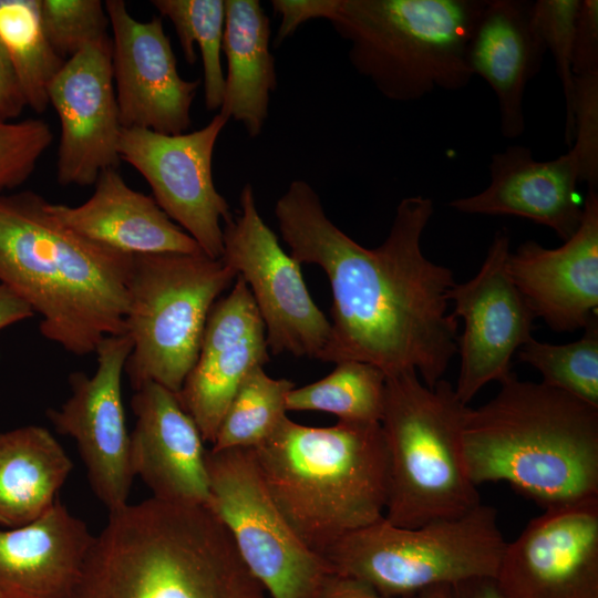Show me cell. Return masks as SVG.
Wrapping results in <instances>:
<instances>
[{
    "mask_svg": "<svg viewBox=\"0 0 598 598\" xmlns=\"http://www.w3.org/2000/svg\"><path fill=\"white\" fill-rule=\"evenodd\" d=\"M509 252V234L499 229L478 272L448 295L454 316L464 320L454 390L465 405L485 384L507 379L513 355L533 338L535 316L507 274Z\"/></svg>",
    "mask_w": 598,
    "mask_h": 598,
    "instance_id": "obj_14",
    "label": "cell"
},
{
    "mask_svg": "<svg viewBox=\"0 0 598 598\" xmlns=\"http://www.w3.org/2000/svg\"><path fill=\"white\" fill-rule=\"evenodd\" d=\"M111 38L87 44L65 60L49 86V103L61 124L59 184L90 186L120 166L122 130L113 81Z\"/></svg>",
    "mask_w": 598,
    "mask_h": 598,
    "instance_id": "obj_17",
    "label": "cell"
},
{
    "mask_svg": "<svg viewBox=\"0 0 598 598\" xmlns=\"http://www.w3.org/2000/svg\"><path fill=\"white\" fill-rule=\"evenodd\" d=\"M33 190L0 193V285L40 315V331L74 355L126 332L133 256L56 221Z\"/></svg>",
    "mask_w": 598,
    "mask_h": 598,
    "instance_id": "obj_2",
    "label": "cell"
},
{
    "mask_svg": "<svg viewBox=\"0 0 598 598\" xmlns=\"http://www.w3.org/2000/svg\"><path fill=\"white\" fill-rule=\"evenodd\" d=\"M518 359L535 368L543 383L598 406V319L574 342L553 344L529 339Z\"/></svg>",
    "mask_w": 598,
    "mask_h": 598,
    "instance_id": "obj_31",
    "label": "cell"
},
{
    "mask_svg": "<svg viewBox=\"0 0 598 598\" xmlns=\"http://www.w3.org/2000/svg\"><path fill=\"white\" fill-rule=\"evenodd\" d=\"M83 204L48 203L50 215L79 235L132 256L203 252L198 244L157 205L130 187L117 169L103 171Z\"/></svg>",
    "mask_w": 598,
    "mask_h": 598,
    "instance_id": "obj_23",
    "label": "cell"
},
{
    "mask_svg": "<svg viewBox=\"0 0 598 598\" xmlns=\"http://www.w3.org/2000/svg\"><path fill=\"white\" fill-rule=\"evenodd\" d=\"M575 234L558 248L534 240L507 258V274L535 318L558 332L585 329L598 319V194L588 189Z\"/></svg>",
    "mask_w": 598,
    "mask_h": 598,
    "instance_id": "obj_19",
    "label": "cell"
},
{
    "mask_svg": "<svg viewBox=\"0 0 598 598\" xmlns=\"http://www.w3.org/2000/svg\"><path fill=\"white\" fill-rule=\"evenodd\" d=\"M0 44L27 107L43 113L50 104L49 86L65 60L45 35L40 0H0Z\"/></svg>",
    "mask_w": 598,
    "mask_h": 598,
    "instance_id": "obj_27",
    "label": "cell"
},
{
    "mask_svg": "<svg viewBox=\"0 0 598 598\" xmlns=\"http://www.w3.org/2000/svg\"><path fill=\"white\" fill-rule=\"evenodd\" d=\"M467 408L444 379L430 388L416 371L385 378L380 424L389 473L384 518L391 524L414 528L481 504L463 450Z\"/></svg>",
    "mask_w": 598,
    "mask_h": 598,
    "instance_id": "obj_7",
    "label": "cell"
},
{
    "mask_svg": "<svg viewBox=\"0 0 598 598\" xmlns=\"http://www.w3.org/2000/svg\"><path fill=\"white\" fill-rule=\"evenodd\" d=\"M489 185L482 192L452 199L448 206L471 215H505L546 226L567 240L578 229L584 208L577 185L579 172L568 151L550 161H536L532 150L511 145L492 155Z\"/></svg>",
    "mask_w": 598,
    "mask_h": 598,
    "instance_id": "obj_21",
    "label": "cell"
},
{
    "mask_svg": "<svg viewBox=\"0 0 598 598\" xmlns=\"http://www.w3.org/2000/svg\"><path fill=\"white\" fill-rule=\"evenodd\" d=\"M94 537L59 499L37 519L0 529V594L72 598Z\"/></svg>",
    "mask_w": 598,
    "mask_h": 598,
    "instance_id": "obj_22",
    "label": "cell"
},
{
    "mask_svg": "<svg viewBox=\"0 0 598 598\" xmlns=\"http://www.w3.org/2000/svg\"><path fill=\"white\" fill-rule=\"evenodd\" d=\"M266 329L245 280L218 299L206 321L198 357L176 394L205 442L214 443L221 420L245 378L268 360Z\"/></svg>",
    "mask_w": 598,
    "mask_h": 598,
    "instance_id": "obj_18",
    "label": "cell"
},
{
    "mask_svg": "<svg viewBox=\"0 0 598 598\" xmlns=\"http://www.w3.org/2000/svg\"><path fill=\"white\" fill-rule=\"evenodd\" d=\"M413 598H451V586L439 585L422 590Z\"/></svg>",
    "mask_w": 598,
    "mask_h": 598,
    "instance_id": "obj_42",
    "label": "cell"
},
{
    "mask_svg": "<svg viewBox=\"0 0 598 598\" xmlns=\"http://www.w3.org/2000/svg\"><path fill=\"white\" fill-rule=\"evenodd\" d=\"M40 12L45 35L62 59L110 39L107 12L100 0H40Z\"/></svg>",
    "mask_w": 598,
    "mask_h": 598,
    "instance_id": "obj_33",
    "label": "cell"
},
{
    "mask_svg": "<svg viewBox=\"0 0 598 598\" xmlns=\"http://www.w3.org/2000/svg\"><path fill=\"white\" fill-rule=\"evenodd\" d=\"M486 0H339L329 20L348 59L388 100L465 87L467 48Z\"/></svg>",
    "mask_w": 598,
    "mask_h": 598,
    "instance_id": "obj_6",
    "label": "cell"
},
{
    "mask_svg": "<svg viewBox=\"0 0 598 598\" xmlns=\"http://www.w3.org/2000/svg\"><path fill=\"white\" fill-rule=\"evenodd\" d=\"M274 13L280 16V24L275 37V45H280L305 22L313 19L330 20L339 0H272Z\"/></svg>",
    "mask_w": 598,
    "mask_h": 598,
    "instance_id": "obj_37",
    "label": "cell"
},
{
    "mask_svg": "<svg viewBox=\"0 0 598 598\" xmlns=\"http://www.w3.org/2000/svg\"><path fill=\"white\" fill-rule=\"evenodd\" d=\"M52 141V130L43 120H0V193L24 183Z\"/></svg>",
    "mask_w": 598,
    "mask_h": 598,
    "instance_id": "obj_34",
    "label": "cell"
},
{
    "mask_svg": "<svg viewBox=\"0 0 598 598\" xmlns=\"http://www.w3.org/2000/svg\"><path fill=\"white\" fill-rule=\"evenodd\" d=\"M575 76L598 73V1L580 0L573 39Z\"/></svg>",
    "mask_w": 598,
    "mask_h": 598,
    "instance_id": "obj_36",
    "label": "cell"
},
{
    "mask_svg": "<svg viewBox=\"0 0 598 598\" xmlns=\"http://www.w3.org/2000/svg\"><path fill=\"white\" fill-rule=\"evenodd\" d=\"M545 52L532 20V2L486 0L468 42L467 62L473 75L492 87L506 138L525 131V90Z\"/></svg>",
    "mask_w": 598,
    "mask_h": 598,
    "instance_id": "obj_24",
    "label": "cell"
},
{
    "mask_svg": "<svg viewBox=\"0 0 598 598\" xmlns=\"http://www.w3.org/2000/svg\"><path fill=\"white\" fill-rule=\"evenodd\" d=\"M252 452L279 511L322 557L346 535L384 517L389 473L380 423L312 427L286 416Z\"/></svg>",
    "mask_w": 598,
    "mask_h": 598,
    "instance_id": "obj_5",
    "label": "cell"
},
{
    "mask_svg": "<svg viewBox=\"0 0 598 598\" xmlns=\"http://www.w3.org/2000/svg\"><path fill=\"white\" fill-rule=\"evenodd\" d=\"M25 107L16 75L0 44V120L16 121Z\"/></svg>",
    "mask_w": 598,
    "mask_h": 598,
    "instance_id": "obj_38",
    "label": "cell"
},
{
    "mask_svg": "<svg viewBox=\"0 0 598 598\" xmlns=\"http://www.w3.org/2000/svg\"><path fill=\"white\" fill-rule=\"evenodd\" d=\"M208 506L254 578L272 598H321L334 574L309 549L271 497L252 448L207 450Z\"/></svg>",
    "mask_w": 598,
    "mask_h": 598,
    "instance_id": "obj_10",
    "label": "cell"
},
{
    "mask_svg": "<svg viewBox=\"0 0 598 598\" xmlns=\"http://www.w3.org/2000/svg\"><path fill=\"white\" fill-rule=\"evenodd\" d=\"M385 374L361 361L336 363L327 377L293 388L286 398L287 411H321L339 421L380 423L385 396Z\"/></svg>",
    "mask_w": 598,
    "mask_h": 598,
    "instance_id": "obj_28",
    "label": "cell"
},
{
    "mask_svg": "<svg viewBox=\"0 0 598 598\" xmlns=\"http://www.w3.org/2000/svg\"><path fill=\"white\" fill-rule=\"evenodd\" d=\"M573 100V143L579 181L588 189L598 185V73L575 76Z\"/></svg>",
    "mask_w": 598,
    "mask_h": 598,
    "instance_id": "obj_35",
    "label": "cell"
},
{
    "mask_svg": "<svg viewBox=\"0 0 598 598\" xmlns=\"http://www.w3.org/2000/svg\"><path fill=\"white\" fill-rule=\"evenodd\" d=\"M221 260L247 283L266 329L268 349L319 360L330 320L312 300L300 264L261 218L252 186L239 194V212L223 223Z\"/></svg>",
    "mask_w": 598,
    "mask_h": 598,
    "instance_id": "obj_11",
    "label": "cell"
},
{
    "mask_svg": "<svg viewBox=\"0 0 598 598\" xmlns=\"http://www.w3.org/2000/svg\"><path fill=\"white\" fill-rule=\"evenodd\" d=\"M237 274L204 252L133 256L124 373L136 391L148 382L174 393L198 357L208 315Z\"/></svg>",
    "mask_w": 598,
    "mask_h": 598,
    "instance_id": "obj_9",
    "label": "cell"
},
{
    "mask_svg": "<svg viewBox=\"0 0 598 598\" xmlns=\"http://www.w3.org/2000/svg\"><path fill=\"white\" fill-rule=\"evenodd\" d=\"M33 316V310L22 299L0 285V330Z\"/></svg>",
    "mask_w": 598,
    "mask_h": 598,
    "instance_id": "obj_40",
    "label": "cell"
},
{
    "mask_svg": "<svg viewBox=\"0 0 598 598\" xmlns=\"http://www.w3.org/2000/svg\"><path fill=\"white\" fill-rule=\"evenodd\" d=\"M131 350L127 334L105 337L95 350L94 374L72 372L69 399L47 413L56 432L76 442L92 491L109 512L128 503L135 476L122 396Z\"/></svg>",
    "mask_w": 598,
    "mask_h": 598,
    "instance_id": "obj_13",
    "label": "cell"
},
{
    "mask_svg": "<svg viewBox=\"0 0 598 598\" xmlns=\"http://www.w3.org/2000/svg\"><path fill=\"white\" fill-rule=\"evenodd\" d=\"M462 441L476 486L506 482L544 511L598 497V406L543 382L512 373L467 408Z\"/></svg>",
    "mask_w": 598,
    "mask_h": 598,
    "instance_id": "obj_4",
    "label": "cell"
},
{
    "mask_svg": "<svg viewBox=\"0 0 598 598\" xmlns=\"http://www.w3.org/2000/svg\"><path fill=\"white\" fill-rule=\"evenodd\" d=\"M433 214L431 198L401 199L385 240L369 249L330 220L308 182L292 181L278 198L275 216L291 257L319 266L331 286L330 334L320 361L367 362L385 377L416 371L430 388L443 379L460 336L447 311L454 274L421 249Z\"/></svg>",
    "mask_w": 598,
    "mask_h": 598,
    "instance_id": "obj_1",
    "label": "cell"
},
{
    "mask_svg": "<svg viewBox=\"0 0 598 598\" xmlns=\"http://www.w3.org/2000/svg\"><path fill=\"white\" fill-rule=\"evenodd\" d=\"M321 598H390L379 595L364 582L338 574L328 579ZM413 598V597H411Z\"/></svg>",
    "mask_w": 598,
    "mask_h": 598,
    "instance_id": "obj_39",
    "label": "cell"
},
{
    "mask_svg": "<svg viewBox=\"0 0 598 598\" xmlns=\"http://www.w3.org/2000/svg\"><path fill=\"white\" fill-rule=\"evenodd\" d=\"M151 3L173 24L184 58L195 64L198 47L204 72V97L208 111L219 110L225 75L220 52L225 28V0H153Z\"/></svg>",
    "mask_w": 598,
    "mask_h": 598,
    "instance_id": "obj_29",
    "label": "cell"
},
{
    "mask_svg": "<svg viewBox=\"0 0 598 598\" xmlns=\"http://www.w3.org/2000/svg\"><path fill=\"white\" fill-rule=\"evenodd\" d=\"M131 405L136 417L130 434L134 475L143 480L154 498L207 505L205 441L176 393L148 382L135 391Z\"/></svg>",
    "mask_w": 598,
    "mask_h": 598,
    "instance_id": "obj_20",
    "label": "cell"
},
{
    "mask_svg": "<svg viewBox=\"0 0 598 598\" xmlns=\"http://www.w3.org/2000/svg\"><path fill=\"white\" fill-rule=\"evenodd\" d=\"M112 29V70L121 126L186 133L200 81L181 76L161 17L138 21L123 0L105 1Z\"/></svg>",
    "mask_w": 598,
    "mask_h": 598,
    "instance_id": "obj_16",
    "label": "cell"
},
{
    "mask_svg": "<svg viewBox=\"0 0 598 598\" xmlns=\"http://www.w3.org/2000/svg\"><path fill=\"white\" fill-rule=\"evenodd\" d=\"M229 120L219 112L204 127L182 134L122 127L121 161L148 183L162 210L213 259L223 256V226L233 214L213 178V154Z\"/></svg>",
    "mask_w": 598,
    "mask_h": 598,
    "instance_id": "obj_12",
    "label": "cell"
},
{
    "mask_svg": "<svg viewBox=\"0 0 598 598\" xmlns=\"http://www.w3.org/2000/svg\"><path fill=\"white\" fill-rule=\"evenodd\" d=\"M580 0H537L532 2V20L546 49L553 55L565 100L564 137L573 143V39Z\"/></svg>",
    "mask_w": 598,
    "mask_h": 598,
    "instance_id": "obj_32",
    "label": "cell"
},
{
    "mask_svg": "<svg viewBox=\"0 0 598 598\" xmlns=\"http://www.w3.org/2000/svg\"><path fill=\"white\" fill-rule=\"evenodd\" d=\"M295 384L255 368L235 393L212 450L254 448L268 439L287 416L286 398Z\"/></svg>",
    "mask_w": 598,
    "mask_h": 598,
    "instance_id": "obj_30",
    "label": "cell"
},
{
    "mask_svg": "<svg viewBox=\"0 0 598 598\" xmlns=\"http://www.w3.org/2000/svg\"><path fill=\"white\" fill-rule=\"evenodd\" d=\"M225 10L221 51L227 74L219 113L241 123L255 138L265 126L277 86L270 20L258 0H225Z\"/></svg>",
    "mask_w": 598,
    "mask_h": 598,
    "instance_id": "obj_25",
    "label": "cell"
},
{
    "mask_svg": "<svg viewBox=\"0 0 598 598\" xmlns=\"http://www.w3.org/2000/svg\"><path fill=\"white\" fill-rule=\"evenodd\" d=\"M208 505L151 497L109 512L72 598H262Z\"/></svg>",
    "mask_w": 598,
    "mask_h": 598,
    "instance_id": "obj_3",
    "label": "cell"
},
{
    "mask_svg": "<svg viewBox=\"0 0 598 598\" xmlns=\"http://www.w3.org/2000/svg\"><path fill=\"white\" fill-rule=\"evenodd\" d=\"M72 461L40 425L0 431V525H25L44 514L72 471Z\"/></svg>",
    "mask_w": 598,
    "mask_h": 598,
    "instance_id": "obj_26",
    "label": "cell"
},
{
    "mask_svg": "<svg viewBox=\"0 0 598 598\" xmlns=\"http://www.w3.org/2000/svg\"><path fill=\"white\" fill-rule=\"evenodd\" d=\"M0 598H3L1 594H0Z\"/></svg>",
    "mask_w": 598,
    "mask_h": 598,
    "instance_id": "obj_43",
    "label": "cell"
},
{
    "mask_svg": "<svg viewBox=\"0 0 598 598\" xmlns=\"http://www.w3.org/2000/svg\"><path fill=\"white\" fill-rule=\"evenodd\" d=\"M506 544L497 511L481 503L460 517L414 528L383 517L339 539L323 558L334 574L381 596L411 598L433 586L495 579Z\"/></svg>",
    "mask_w": 598,
    "mask_h": 598,
    "instance_id": "obj_8",
    "label": "cell"
},
{
    "mask_svg": "<svg viewBox=\"0 0 598 598\" xmlns=\"http://www.w3.org/2000/svg\"><path fill=\"white\" fill-rule=\"evenodd\" d=\"M451 598H502L494 579L477 578L451 586Z\"/></svg>",
    "mask_w": 598,
    "mask_h": 598,
    "instance_id": "obj_41",
    "label": "cell"
},
{
    "mask_svg": "<svg viewBox=\"0 0 598 598\" xmlns=\"http://www.w3.org/2000/svg\"><path fill=\"white\" fill-rule=\"evenodd\" d=\"M494 581L502 598H598V497L533 518Z\"/></svg>",
    "mask_w": 598,
    "mask_h": 598,
    "instance_id": "obj_15",
    "label": "cell"
}]
</instances>
